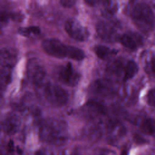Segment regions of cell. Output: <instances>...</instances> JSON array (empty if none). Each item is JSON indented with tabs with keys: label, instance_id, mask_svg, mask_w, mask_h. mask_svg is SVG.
I'll return each mask as SVG.
<instances>
[{
	"label": "cell",
	"instance_id": "cell-1",
	"mask_svg": "<svg viewBox=\"0 0 155 155\" xmlns=\"http://www.w3.org/2000/svg\"><path fill=\"white\" fill-rule=\"evenodd\" d=\"M39 134L43 142L53 145H62L68 137L67 124L61 119H47L41 124Z\"/></svg>",
	"mask_w": 155,
	"mask_h": 155
},
{
	"label": "cell",
	"instance_id": "cell-29",
	"mask_svg": "<svg viewBox=\"0 0 155 155\" xmlns=\"http://www.w3.org/2000/svg\"><path fill=\"white\" fill-rule=\"evenodd\" d=\"M1 155H9V154H7V153H5V154L4 153V154L3 153H1Z\"/></svg>",
	"mask_w": 155,
	"mask_h": 155
},
{
	"label": "cell",
	"instance_id": "cell-12",
	"mask_svg": "<svg viewBox=\"0 0 155 155\" xmlns=\"http://www.w3.org/2000/svg\"><path fill=\"white\" fill-rule=\"evenodd\" d=\"M119 41L125 47L130 50H135L142 44L141 37L133 33L123 34L119 37Z\"/></svg>",
	"mask_w": 155,
	"mask_h": 155
},
{
	"label": "cell",
	"instance_id": "cell-8",
	"mask_svg": "<svg viewBox=\"0 0 155 155\" xmlns=\"http://www.w3.org/2000/svg\"><path fill=\"white\" fill-rule=\"evenodd\" d=\"M96 31L101 39L105 42H114L119 39L116 29L110 22L104 21L98 22L96 25Z\"/></svg>",
	"mask_w": 155,
	"mask_h": 155
},
{
	"label": "cell",
	"instance_id": "cell-10",
	"mask_svg": "<svg viewBox=\"0 0 155 155\" xmlns=\"http://www.w3.org/2000/svg\"><path fill=\"white\" fill-rule=\"evenodd\" d=\"M18 51L12 48H3L1 50V67L13 68L17 61Z\"/></svg>",
	"mask_w": 155,
	"mask_h": 155
},
{
	"label": "cell",
	"instance_id": "cell-5",
	"mask_svg": "<svg viewBox=\"0 0 155 155\" xmlns=\"http://www.w3.org/2000/svg\"><path fill=\"white\" fill-rule=\"evenodd\" d=\"M27 75L29 81L38 87L44 84L46 71L43 65L38 59H32L27 64Z\"/></svg>",
	"mask_w": 155,
	"mask_h": 155
},
{
	"label": "cell",
	"instance_id": "cell-6",
	"mask_svg": "<svg viewBox=\"0 0 155 155\" xmlns=\"http://www.w3.org/2000/svg\"><path fill=\"white\" fill-rule=\"evenodd\" d=\"M64 28L71 38L78 41H84L89 36L87 28L74 19H68L65 23Z\"/></svg>",
	"mask_w": 155,
	"mask_h": 155
},
{
	"label": "cell",
	"instance_id": "cell-2",
	"mask_svg": "<svg viewBox=\"0 0 155 155\" xmlns=\"http://www.w3.org/2000/svg\"><path fill=\"white\" fill-rule=\"evenodd\" d=\"M42 47L46 53L54 58H68L76 61H81L85 58V53L81 49L67 45L56 39H45L42 42Z\"/></svg>",
	"mask_w": 155,
	"mask_h": 155
},
{
	"label": "cell",
	"instance_id": "cell-25",
	"mask_svg": "<svg viewBox=\"0 0 155 155\" xmlns=\"http://www.w3.org/2000/svg\"><path fill=\"white\" fill-rule=\"evenodd\" d=\"M9 16L12 19L15 21H21L23 18L22 15L20 14L19 13H9Z\"/></svg>",
	"mask_w": 155,
	"mask_h": 155
},
{
	"label": "cell",
	"instance_id": "cell-24",
	"mask_svg": "<svg viewBox=\"0 0 155 155\" xmlns=\"http://www.w3.org/2000/svg\"><path fill=\"white\" fill-rule=\"evenodd\" d=\"M97 155H117L116 152L109 149H103L101 150Z\"/></svg>",
	"mask_w": 155,
	"mask_h": 155
},
{
	"label": "cell",
	"instance_id": "cell-14",
	"mask_svg": "<svg viewBox=\"0 0 155 155\" xmlns=\"http://www.w3.org/2000/svg\"><path fill=\"white\" fill-rule=\"evenodd\" d=\"M138 69V66L134 61L132 60L128 61L125 65L124 73L123 76L124 81H127L133 78L137 74Z\"/></svg>",
	"mask_w": 155,
	"mask_h": 155
},
{
	"label": "cell",
	"instance_id": "cell-13",
	"mask_svg": "<svg viewBox=\"0 0 155 155\" xmlns=\"http://www.w3.org/2000/svg\"><path fill=\"white\" fill-rule=\"evenodd\" d=\"M96 55L101 59L107 60L115 55L117 51L114 49L104 46V45H96L94 48Z\"/></svg>",
	"mask_w": 155,
	"mask_h": 155
},
{
	"label": "cell",
	"instance_id": "cell-26",
	"mask_svg": "<svg viewBox=\"0 0 155 155\" xmlns=\"http://www.w3.org/2000/svg\"><path fill=\"white\" fill-rule=\"evenodd\" d=\"M85 2L87 4H88L90 5H91V6H94L99 2V1H95V0H88V1H85Z\"/></svg>",
	"mask_w": 155,
	"mask_h": 155
},
{
	"label": "cell",
	"instance_id": "cell-21",
	"mask_svg": "<svg viewBox=\"0 0 155 155\" xmlns=\"http://www.w3.org/2000/svg\"><path fill=\"white\" fill-rule=\"evenodd\" d=\"M145 70L147 73L155 76V57L150 58V59L147 62Z\"/></svg>",
	"mask_w": 155,
	"mask_h": 155
},
{
	"label": "cell",
	"instance_id": "cell-28",
	"mask_svg": "<svg viewBox=\"0 0 155 155\" xmlns=\"http://www.w3.org/2000/svg\"><path fill=\"white\" fill-rule=\"evenodd\" d=\"M120 155H128V151L127 149H125L122 151Z\"/></svg>",
	"mask_w": 155,
	"mask_h": 155
},
{
	"label": "cell",
	"instance_id": "cell-20",
	"mask_svg": "<svg viewBox=\"0 0 155 155\" xmlns=\"http://www.w3.org/2000/svg\"><path fill=\"white\" fill-rule=\"evenodd\" d=\"M104 10L102 13L106 16H110L113 15L116 11L117 5L113 1H102Z\"/></svg>",
	"mask_w": 155,
	"mask_h": 155
},
{
	"label": "cell",
	"instance_id": "cell-7",
	"mask_svg": "<svg viewBox=\"0 0 155 155\" xmlns=\"http://www.w3.org/2000/svg\"><path fill=\"white\" fill-rule=\"evenodd\" d=\"M80 79V75L76 71L72 64L68 62L60 68L58 71L59 81L68 86L74 87L78 84Z\"/></svg>",
	"mask_w": 155,
	"mask_h": 155
},
{
	"label": "cell",
	"instance_id": "cell-18",
	"mask_svg": "<svg viewBox=\"0 0 155 155\" xmlns=\"http://www.w3.org/2000/svg\"><path fill=\"white\" fill-rule=\"evenodd\" d=\"M40 28L37 26L20 27L18 28V33L19 35L25 37H30L38 35L40 34Z\"/></svg>",
	"mask_w": 155,
	"mask_h": 155
},
{
	"label": "cell",
	"instance_id": "cell-23",
	"mask_svg": "<svg viewBox=\"0 0 155 155\" xmlns=\"http://www.w3.org/2000/svg\"><path fill=\"white\" fill-rule=\"evenodd\" d=\"M76 2V1L73 0H61L59 1L61 5L65 8H70L73 7Z\"/></svg>",
	"mask_w": 155,
	"mask_h": 155
},
{
	"label": "cell",
	"instance_id": "cell-22",
	"mask_svg": "<svg viewBox=\"0 0 155 155\" xmlns=\"http://www.w3.org/2000/svg\"><path fill=\"white\" fill-rule=\"evenodd\" d=\"M147 102L150 105L155 107V88L148 91L147 94Z\"/></svg>",
	"mask_w": 155,
	"mask_h": 155
},
{
	"label": "cell",
	"instance_id": "cell-27",
	"mask_svg": "<svg viewBox=\"0 0 155 155\" xmlns=\"http://www.w3.org/2000/svg\"><path fill=\"white\" fill-rule=\"evenodd\" d=\"M35 155H45V153L42 150H39L36 151Z\"/></svg>",
	"mask_w": 155,
	"mask_h": 155
},
{
	"label": "cell",
	"instance_id": "cell-16",
	"mask_svg": "<svg viewBox=\"0 0 155 155\" xmlns=\"http://www.w3.org/2000/svg\"><path fill=\"white\" fill-rule=\"evenodd\" d=\"M140 128L147 134L155 135V120L151 118L145 119L141 122Z\"/></svg>",
	"mask_w": 155,
	"mask_h": 155
},
{
	"label": "cell",
	"instance_id": "cell-3",
	"mask_svg": "<svg viewBox=\"0 0 155 155\" xmlns=\"http://www.w3.org/2000/svg\"><path fill=\"white\" fill-rule=\"evenodd\" d=\"M131 18L137 28L143 33H148L154 27V17L150 6L145 2L136 4L131 12Z\"/></svg>",
	"mask_w": 155,
	"mask_h": 155
},
{
	"label": "cell",
	"instance_id": "cell-11",
	"mask_svg": "<svg viewBox=\"0 0 155 155\" xmlns=\"http://www.w3.org/2000/svg\"><path fill=\"white\" fill-rule=\"evenodd\" d=\"M92 90L96 94L104 97L111 96L114 91L111 82L107 79L96 81L92 86Z\"/></svg>",
	"mask_w": 155,
	"mask_h": 155
},
{
	"label": "cell",
	"instance_id": "cell-17",
	"mask_svg": "<svg viewBox=\"0 0 155 155\" xmlns=\"http://www.w3.org/2000/svg\"><path fill=\"white\" fill-rule=\"evenodd\" d=\"M124 68L122 62L120 60L114 61L111 64L108 65L107 67V71L110 74L114 75V76H120L122 70H124Z\"/></svg>",
	"mask_w": 155,
	"mask_h": 155
},
{
	"label": "cell",
	"instance_id": "cell-4",
	"mask_svg": "<svg viewBox=\"0 0 155 155\" xmlns=\"http://www.w3.org/2000/svg\"><path fill=\"white\" fill-rule=\"evenodd\" d=\"M38 87L40 88V96L48 104L54 107H61L67 104L68 93L60 86L47 83Z\"/></svg>",
	"mask_w": 155,
	"mask_h": 155
},
{
	"label": "cell",
	"instance_id": "cell-19",
	"mask_svg": "<svg viewBox=\"0 0 155 155\" xmlns=\"http://www.w3.org/2000/svg\"><path fill=\"white\" fill-rule=\"evenodd\" d=\"M87 107L90 113H93L94 114H104L105 113V107L100 103L96 101H90L89 102Z\"/></svg>",
	"mask_w": 155,
	"mask_h": 155
},
{
	"label": "cell",
	"instance_id": "cell-30",
	"mask_svg": "<svg viewBox=\"0 0 155 155\" xmlns=\"http://www.w3.org/2000/svg\"><path fill=\"white\" fill-rule=\"evenodd\" d=\"M70 155H76V154H70Z\"/></svg>",
	"mask_w": 155,
	"mask_h": 155
},
{
	"label": "cell",
	"instance_id": "cell-15",
	"mask_svg": "<svg viewBox=\"0 0 155 155\" xmlns=\"http://www.w3.org/2000/svg\"><path fill=\"white\" fill-rule=\"evenodd\" d=\"M13 68L1 67V88L2 90L10 82Z\"/></svg>",
	"mask_w": 155,
	"mask_h": 155
},
{
	"label": "cell",
	"instance_id": "cell-9",
	"mask_svg": "<svg viewBox=\"0 0 155 155\" xmlns=\"http://www.w3.org/2000/svg\"><path fill=\"white\" fill-rule=\"evenodd\" d=\"M21 120L19 117L15 113H8L7 114L2 122V130L7 135H13L16 134L20 127Z\"/></svg>",
	"mask_w": 155,
	"mask_h": 155
}]
</instances>
